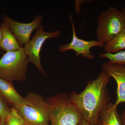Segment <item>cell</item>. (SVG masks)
<instances>
[{
    "instance_id": "obj_1",
    "label": "cell",
    "mask_w": 125,
    "mask_h": 125,
    "mask_svg": "<svg viewBox=\"0 0 125 125\" xmlns=\"http://www.w3.org/2000/svg\"><path fill=\"white\" fill-rule=\"evenodd\" d=\"M111 77L102 70L97 78L88 82L83 92L72 93L70 102L79 109L84 120L90 125H97L99 114L110 103V96L107 88Z\"/></svg>"
},
{
    "instance_id": "obj_2",
    "label": "cell",
    "mask_w": 125,
    "mask_h": 125,
    "mask_svg": "<svg viewBox=\"0 0 125 125\" xmlns=\"http://www.w3.org/2000/svg\"><path fill=\"white\" fill-rule=\"evenodd\" d=\"M48 105L50 125H78L83 119L79 109L66 94H59L46 99Z\"/></svg>"
},
{
    "instance_id": "obj_3",
    "label": "cell",
    "mask_w": 125,
    "mask_h": 125,
    "mask_svg": "<svg viewBox=\"0 0 125 125\" xmlns=\"http://www.w3.org/2000/svg\"><path fill=\"white\" fill-rule=\"evenodd\" d=\"M29 62L23 47L6 52L0 59V78L11 83L25 80Z\"/></svg>"
},
{
    "instance_id": "obj_4",
    "label": "cell",
    "mask_w": 125,
    "mask_h": 125,
    "mask_svg": "<svg viewBox=\"0 0 125 125\" xmlns=\"http://www.w3.org/2000/svg\"><path fill=\"white\" fill-rule=\"evenodd\" d=\"M25 98L29 103L18 107L16 110L26 125H49L48 105L42 96L29 92Z\"/></svg>"
},
{
    "instance_id": "obj_5",
    "label": "cell",
    "mask_w": 125,
    "mask_h": 125,
    "mask_svg": "<svg viewBox=\"0 0 125 125\" xmlns=\"http://www.w3.org/2000/svg\"><path fill=\"white\" fill-rule=\"evenodd\" d=\"M125 28V17L120 10L110 6L98 16L96 35L97 40L105 43Z\"/></svg>"
},
{
    "instance_id": "obj_6",
    "label": "cell",
    "mask_w": 125,
    "mask_h": 125,
    "mask_svg": "<svg viewBox=\"0 0 125 125\" xmlns=\"http://www.w3.org/2000/svg\"><path fill=\"white\" fill-rule=\"evenodd\" d=\"M61 32L60 30L47 32L43 30L42 25L36 30L35 35L31 40L23 47L25 52L28 57L29 62L32 63L43 75L47 77L41 63L40 52L45 41L50 38H55L60 37Z\"/></svg>"
},
{
    "instance_id": "obj_7",
    "label": "cell",
    "mask_w": 125,
    "mask_h": 125,
    "mask_svg": "<svg viewBox=\"0 0 125 125\" xmlns=\"http://www.w3.org/2000/svg\"><path fill=\"white\" fill-rule=\"evenodd\" d=\"M70 19L72 27V37L70 42L58 46V50L62 52H65L69 51H73L75 53L76 57L87 58L88 60H93L95 56L92 54L90 49L95 47H104L105 43L98 40L87 41L79 38L77 36L75 27L73 22L72 16H70Z\"/></svg>"
},
{
    "instance_id": "obj_8",
    "label": "cell",
    "mask_w": 125,
    "mask_h": 125,
    "mask_svg": "<svg viewBox=\"0 0 125 125\" xmlns=\"http://www.w3.org/2000/svg\"><path fill=\"white\" fill-rule=\"evenodd\" d=\"M2 19L3 22L13 34L20 46L23 47L30 40L32 32L42 25L43 18L42 15L37 16L29 23L19 22L6 15L2 16Z\"/></svg>"
},
{
    "instance_id": "obj_9",
    "label": "cell",
    "mask_w": 125,
    "mask_h": 125,
    "mask_svg": "<svg viewBox=\"0 0 125 125\" xmlns=\"http://www.w3.org/2000/svg\"><path fill=\"white\" fill-rule=\"evenodd\" d=\"M102 69L115 81L117 84V98L115 104L125 103V65L111 63H103Z\"/></svg>"
},
{
    "instance_id": "obj_10",
    "label": "cell",
    "mask_w": 125,
    "mask_h": 125,
    "mask_svg": "<svg viewBox=\"0 0 125 125\" xmlns=\"http://www.w3.org/2000/svg\"><path fill=\"white\" fill-rule=\"evenodd\" d=\"M0 92L9 105L16 109L29 103L27 99L17 92L12 83L0 78Z\"/></svg>"
},
{
    "instance_id": "obj_11",
    "label": "cell",
    "mask_w": 125,
    "mask_h": 125,
    "mask_svg": "<svg viewBox=\"0 0 125 125\" xmlns=\"http://www.w3.org/2000/svg\"><path fill=\"white\" fill-rule=\"evenodd\" d=\"M117 107L115 104L109 103L100 113L97 125H123Z\"/></svg>"
},
{
    "instance_id": "obj_12",
    "label": "cell",
    "mask_w": 125,
    "mask_h": 125,
    "mask_svg": "<svg viewBox=\"0 0 125 125\" xmlns=\"http://www.w3.org/2000/svg\"><path fill=\"white\" fill-rule=\"evenodd\" d=\"M0 29L2 33L0 48L6 52L16 51L22 47L13 34L4 23L1 24Z\"/></svg>"
},
{
    "instance_id": "obj_13",
    "label": "cell",
    "mask_w": 125,
    "mask_h": 125,
    "mask_svg": "<svg viewBox=\"0 0 125 125\" xmlns=\"http://www.w3.org/2000/svg\"><path fill=\"white\" fill-rule=\"evenodd\" d=\"M104 49L107 53L115 54L125 51V28L117 35L105 43Z\"/></svg>"
},
{
    "instance_id": "obj_14",
    "label": "cell",
    "mask_w": 125,
    "mask_h": 125,
    "mask_svg": "<svg viewBox=\"0 0 125 125\" xmlns=\"http://www.w3.org/2000/svg\"><path fill=\"white\" fill-rule=\"evenodd\" d=\"M98 55L99 58H106L111 63L125 65V51L115 54L99 53Z\"/></svg>"
},
{
    "instance_id": "obj_15",
    "label": "cell",
    "mask_w": 125,
    "mask_h": 125,
    "mask_svg": "<svg viewBox=\"0 0 125 125\" xmlns=\"http://www.w3.org/2000/svg\"><path fill=\"white\" fill-rule=\"evenodd\" d=\"M24 121L18 111L11 107L10 112L7 116L6 125H25Z\"/></svg>"
},
{
    "instance_id": "obj_16",
    "label": "cell",
    "mask_w": 125,
    "mask_h": 125,
    "mask_svg": "<svg viewBox=\"0 0 125 125\" xmlns=\"http://www.w3.org/2000/svg\"><path fill=\"white\" fill-rule=\"evenodd\" d=\"M10 108L0 92V120L3 124H6V120L10 112Z\"/></svg>"
},
{
    "instance_id": "obj_17",
    "label": "cell",
    "mask_w": 125,
    "mask_h": 125,
    "mask_svg": "<svg viewBox=\"0 0 125 125\" xmlns=\"http://www.w3.org/2000/svg\"><path fill=\"white\" fill-rule=\"evenodd\" d=\"M121 118L122 121L123 125H125V106L124 111L121 115Z\"/></svg>"
},
{
    "instance_id": "obj_18",
    "label": "cell",
    "mask_w": 125,
    "mask_h": 125,
    "mask_svg": "<svg viewBox=\"0 0 125 125\" xmlns=\"http://www.w3.org/2000/svg\"><path fill=\"white\" fill-rule=\"evenodd\" d=\"M78 125H90L88 122H87V121L83 119V120L79 123Z\"/></svg>"
},
{
    "instance_id": "obj_19",
    "label": "cell",
    "mask_w": 125,
    "mask_h": 125,
    "mask_svg": "<svg viewBox=\"0 0 125 125\" xmlns=\"http://www.w3.org/2000/svg\"><path fill=\"white\" fill-rule=\"evenodd\" d=\"M120 10L125 16V7H123L121 8Z\"/></svg>"
},
{
    "instance_id": "obj_20",
    "label": "cell",
    "mask_w": 125,
    "mask_h": 125,
    "mask_svg": "<svg viewBox=\"0 0 125 125\" xmlns=\"http://www.w3.org/2000/svg\"><path fill=\"white\" fill-rule=\"evenodd\" d=\"M1 37H2V33H1V31L0 29V48L1 47Z\"/></svg>"
},
{
    "instance_id": "obj_21",
    "label": "cell",
    "mask_w": 125,
    "mask_h": 125,
    "mask_svg": "<svg viewBox=\"0 0 125 125\" xmlns=\"http://www.w3.org/2000/svg\"><path fill=\"white\" fill-rule=\"evenodd\" d=\"M0 125H6H6H4V124H2V123H1V121L0 120Z\"/></svg>"
},
{
    "instance_id": "obj_22",
    "label": "cell",
    "mask_w": 125,
    "mask_h": 125,
    "mask_svg": "<svg viewBox=\"0 0 125 125\" xmlns=\"http://www.w3.org/2000/svg\"></svg>"
},
{
    "instance_id": "obj_23",
    "label": "cell",
    "mask_w": 125,
    "mask_h": 125,
    "mask_svg": "<svg viewBox=\"0 0 125 125\" xmlns=\"http://www.w3.org/2000/svg\"></svg>"
}]
</instances>
